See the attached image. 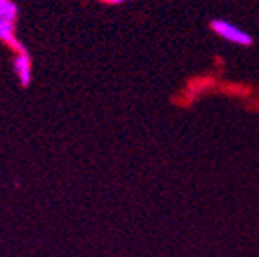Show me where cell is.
<instances>
[{"mask_svg":"<svg viewBox=\"0 0 259 257\" xmlns=\"http://www.w3.org/2000/svg\"><path fill=\"white\" fill-rule=\"evenodd\" d=\"M209 27L216 36H220L222 40L229 41L232 45H238V47H250L254 44V38H252L250 32L245 31L243 27H239L234 22L214 18V20H210Z\"/></svg>","mask_w":259,"mask_h":257,"instance_id":"6da1fadb","label":"cell"},{"mask_svg":"<svg viewBox=\"0 0 259 257\" xmlns=\"http://www.w3.org/2000/svg\"><path fill=\"white\" fill-rule=\"evenodd\" d=\"M13 72L18 77L22 87H29L31 84V58L29 53H18L13 58Z\"/></svg>","mask_w":259,"mask_h":257,"instance_id":"7a4b0ae2","label":"cell"},{"mask_svg":"<svg viewBox=\"0 0 259 257\" xmlns=\"http://www.w3.org/2000/svg\"><path fill=\"white\" fill-rule=\"evenodd\" d=\"M18 16V8L13 0H0V20L15 22Z\"/></svg>","mask_w":259,"mask_h":257,"instance_id":"3957f363","label":"cell"},{"mask_svg":"<svg viewBox=\"0 0 259 257\" xmlns=\"http://www.w3.org/2000/svg\"><path fill=\"white\" fill-rule=\"evenodd\" d=\"M103 2H106V4L117 6V4H122V2H126V0H103Z\"/></svg>","mask_w":259,"mask_h":257,"instance_id":"277c9868","label":"cell"}]
</instances>
